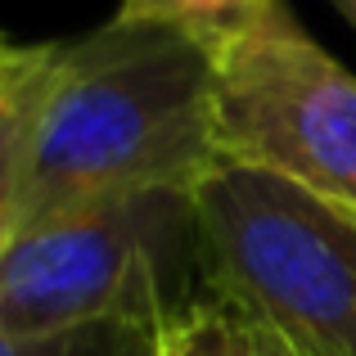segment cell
Instances as JSON below:
<instances>
[{
  "mask_svg": "<svg viewBox=\"0 0 356 356\" xmlns=\"http://www.w3.org/2000/svg\"><path fill=\"white\" fill-rule=\"evenodd\" d=\"M221 167L212 41L127 23L0 50V239L131 194H194Z\"/></svg>",
  "mask_w": 356,
  "mask_h": 356,
  "instance_id": "6da1fadb",
  "label": "cell"
},
{
  "mask_svg": "<svg viewBox=\"0 0 356 356\" xmlns=\"http://www.w3.org/2000/svg\"><path fill=\"white\" fill-rule=\"evenodd\" d=\"M199 298L208 280L194 194L90 203L0 239V339L90 325L158 334Z\"/></svg>",
  "mask_w": 356,
  "mask_h": 356,
  "instance_id": "7a4b0ae2",
  "label": "cell"
},
{
  "mask_svg": "<svg viewBox=\"0 0 356 356\" xmlns=\"http://www.w3.org/2000/svg\"><path fill=\"white\" fill-rule=\"evenodd\" d=\"M208 293L312 356H356V221L221 163L194 190Z\"/></svg>",
  "mask_w": 356,
  "mask_h": 356,
  "instance_id": "3957f363",
  "label": "cell"
},
{
  "mask_svg": "<svg viewBox=\"0 0 356 356\" xmlns=\"http://www.w3.org/2000/svg\"><path fill=\"white\" fill-rule=\"evenodd\" d=\"M221 163L280 176L356 221V77L284 0L212 41Z\"/></svg>",
  "mask_w": 356,
  "mask_h": 356,
  "instance_id": "277c9868",
  "label": "cell"
},
{
  "mask_svg": "<svg viewBox=\"0 0 356 356\" xmlns=\"http://www.w3.org/2000/svg\"><path fill=\"white\" fill-rule=\"evenodd\" d=\"M261 5L266 0H122L118 18H127V23H172L217 41V36L235 32L239 23H248Z\"/></svg>",
  "mask_w": 356,
  "mask_h": 356,
  "instance_id": "5b68a950",
  "label": "cell"
},
{
  "mask_svg": "<svg viewBox=\"0 0 356 356\" xmlns=\"http://www.w3.org/2000/svg\"><path fill=\"white\" fill-rule=\"evenodd\" d=\"M149 330L127 325H90L72 334H45V339H0V356H154Z\"/></svg>",
  "mask_w": 356,
  "mask_h": 356,
  "instance_id": "8992f818",
  "label": "cell"
},
{
  "mask_svg": "<svg viewBox=\"0 0 356 356\" xmlns=\"http://www.w3.org/2000/svg\"><path fill=\"white\" fill-rule=\"evenodd\" d=\"M248 348H252V356H312V352L298 348V343H289L284 334L266 330L257 321H248Z\"/></svg>",
  "mask_w": 356,
  "mask_h": 356,
  "instance_id": "52a82bcc",
  "label": "cell"
},
{
  "mask_svg": "<svg viewBox=\"0 0 356 356\" xmlns=\"http://www.w3.org/2000/svg\"><path fill=\"white\" fill-rule=\"evenodd\" d=\"M334 5H339V14L348 18V23L356 27V0H334Z\"/></svg>",
  "mask_w": 356,
  "mask_h": 356,
  "instance_id": "ba28073f",
  "label": "cell"
}]
</instances>
